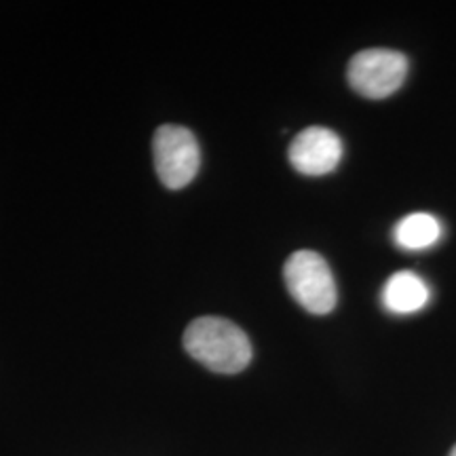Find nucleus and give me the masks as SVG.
Wrapping results in <instances>:
<instances>
[{
    "instance_id": "nucleus-1",
    "label": "nucleus",
    "mask_w": 456,
    "mask_h": 456,
    "mask_svg": "<svg viewBox=\"0 0 456 456\" xmlns=\"http://www.w3.org/2000/svg\"><path fill=\"white\" fill-rule=\"evenodd\" d=\"M184 349L218 374H239L252 362V342L237 323L224 317H197L184 332Z\"/></svg>"
},
{
    "instance_id": "nucleus-2",
    "label": "nucleus",
    "mask_w": 456,
    "mask_h": 456,
    "mask_svg": "<svg viewBox=\"0 0 456 456\" xmlns=\"http://www.w3.org/2000/svg\"><path fill=\"white\" fill-rule=\"evenodd\" d=\"M283 279L292 298L313 315H328L334 311L338 292L332 271L323 256L300 249L289 256L283 266Z\"/></svg>"
},
{
    "instance_id": "nucleus-3",
    "label": "nucleus",
    "mask_w": 456,
    "mask_h": 456,
    "mask_svg": "<svg viewBox=\"0 0 456 456\" xmlns=\"http://www.w3.org/2000/svg\"><path fill=\"white\" fill-rule=\"evenodd\" d=\"M152 155L159 180L171 191H180L195 180L201 167V152L192 131L180 125H161L152 138Z\"/></svg>"
},
{
    "instance_id": "nucleus-4",
    "label": "nucleus",
    "mask_w": 456,
    "mask_h": 456,
    "mask_svg": "<svg viewBox=\"0 0 456 456\" xmlns=\"http://www.w3.org/2000/svg\"><path fill=\"white\" fill-rule=\"evenodd\" d=\"M408 57L393 49H366L351 57L346 68L349 85L359 95L383 100L406 81Z\"/></svg>"
},
{
    "instance_id": "nucleus-5",
    "label": "nucleus",
    "mask_w": 456,
    "mask_h": 456,
    "mask_svg": "<svg viewBox=\"0 0 456 456\" xmlns=\"http://www.w3.org/2000/svg\"><path fill=\"white\" fill-rule=\"evenodd\" d=\"M289 163L302 175H326L338 167L342 159V142L332 129L313 127L302 129L292 140L288 151Z\"/></svg>"
},
{
    "instance_id": "nucleus-6",
    "label": "nucleus",
    "mask_w": 456,
    "mask_h": 456,
    "mask_svg": "<svg viewBox=\"0 0 456 456\" xmlns=\"http://www.w3.org/2000/svg\"><path fill=\"white\" fill-rule=\"evenodd\" d=\"M429 285L412 271H399L387 279L383 288V305L395 315H410L425 309L429 302Z\"/></svg>"
},
{
    "instance_id": "nucleus-7",
    "label": "nucleus",
    "mask_w": 456,
    "mask_h": 456,
    "mask_svg": "<svg viewBox=\"0 0 456 456\" xmlns=\"http://www.w3.org/2000/svg\"><path fill=\"white\" fill-rule=\"evenodd\" d=\"M442 224L436 216L427 212H414L397 222L393 239L403 249H427L440 241Z\"/></svg>"
},
{
    "instance_id": "nucleus-8",
    "label": "nucleus",
    "mask_w": 456,
    "mask_h": 456,
    "mask_svg": "<svg viewBox=\"0 0 456 456\" xmlns=\"http://www.w3.org/2000/svg\"><path fill=\"white\" fill-rule=\"evenodd\" d=\"M448 456H456V446L452 448V450H450V454Z\"/></svg>"
}]
</instances>
